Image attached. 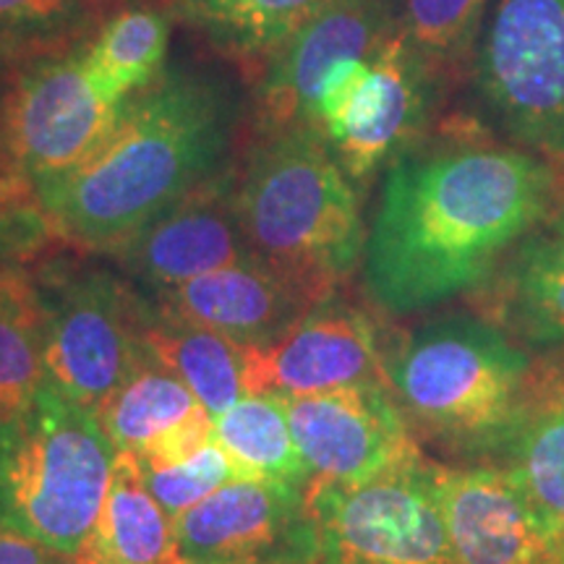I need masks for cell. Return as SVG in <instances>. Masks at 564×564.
<instances>
[{
	"instance_id": "277c9868",
	"label": "cell",
	"mask_w": 564,
	"mask_h": 564,
	"mask_svg": "<svg viewBox=\"0 0 564 564\" xmlns=\"http://www.w3.org/2000/svg\"><path fill=\"white\" fill-rule=\"evenodd\" d=\"M236 209L253 257L333 291L366 249L350 175L312 126L259 133L236 181Z\"/></svg>"
},
{
	"instance_id": "4fadbf2b",
	"label": "cell",
	"mask_w": 564,
	"mask_h": 564,
	"mask_svg": "<svg viewBox=\"0 0 564 564\" xmlns=\"http://www.w3.org/2000/svg\"><path fill=\"white\" fill-rule=\"evenodd\" d=\"M364 384H387V352L369 316L337 299L319 303L278 340L246 348L249 394L301 398Z\"/></svg>"
},
{
	"instance_id": "9a60e30c",
	"label": "cell",
	"mask_w": 564,
	"mask_h": 564,
	"mask_svg": "<svg viewBox=\"0 0 564 564\" xmlns=\"http://www.w3.org/2000/svg\"><path fill=\"white\" fill-rule=\"evenodd\" d=\"M152 295L253 257L236 209V175L217 173L110 253Z\"/></svg>"
},
{
	"instance_id": "ac0fdd59",
	"label": "cell",
	"mask_w": 564,
	"mask_h": 564,
	"mask_svg": "<svg viewBox=\"0 0 564 564\" xmlns=\"http://www.w3.org/2000/svg\"><path fill=\"white\" fill-rule=\"evenodd\" d=\"M497 324L525 348L564 352V225L525 238L494 278Z\"/></svg>"
},
{
	"instance_id": "1f68e13d",
	"label": "cell",
	"mask_w": 564,
	"mask_h": 564,
	"mask_svg": "<svg viewBox=\"0 0 564 564\" xmlns=\"http://www.w3.org/2000/svg\"><path fill=\"white\" fill-rule=\"evenodd\" d=\"M58 556L26 539L24 533L0 523V564H53Z\"/></svg>"
},
{
	"instance_id": "cb8c5ba5",
	"label": "cell",
	"mask_w": 564,
	"mask_h": 564,
	"mask_svg": "<svg viewBox=\"0 0 564 564\" xmlns=\"http://www.w3.org/2000/svg\"><path fill=\"white\" fill-rule=\"evenodd\" d=\"M171 45V21L154 9H129L84 42L87 68L105 95L126 102L131 95L147 89L165 70Z\"/></svg>"
},
{
	"instance_id": "d6986e66",
	"label": "cell",
	"mask_w": 564,
	"mask_h": 564,
	"mask_svg": "<svg viewBox=\"0 0 564 564\" xmlns=\"http://www.w3.org/2000/svg\"><path fill=\"white\" fill-rule=\"evenodd\" d=\"M74 560L84 564H188L181 554L173 518L147 489L139 455H116L100 518Z\"/></svg>"
},
{
	"instance_id": "7402d4cb",
	"label": "cell",
	"mask_w": 564,
	"mask_h": 564,
	"mask_svg": "<svg viewBox=\"0 0 564 564\" xmlns=\"http://www.w3.org/2000/svg\"><path fill=\"white\" fill-rule=\"evenodd\" d=\"M333 0H178L186 24L243 61H267Z\"/></svg>"
},
{
	"instance_id": "484cf974",
	"label": "cell",
	"mask_w": 564,
	"mask_h": 564,
	"mask_svg": "<svg viewBox=\"0 0 564 564\" xmlns=\"http://www.w3.org/2000/svg\"><path fill=\"white\" fill-rule=\"evenodd\" d=\"M507 468L525 486L539 510L564 541V392L535 405L507 449Z\"/></svg>"
},
{
	"instance_id": "30bf717a",
	"label": "cell",
	"mask_w": 564,
	"mask_h": 564,
	"mask_svg": "<svg viewBox=\"0 0 564 564\" xmlns=\"http://www.w3.org/2000/svg\"><path fill=\"white\" fill-rule=\"evenodd\" d=\"M316 564H453L434 465L415 460L369 481L312 484Z\"/></svg>"
},
{
	"instance_id": "603a6c76",
	"label": "cell",
	"mask_w": 564,
	"mask_h": 564,
	"mask_svg": "<svg viewBox=\"0 0 564 564\" xmlns=\"http://www.w3.org/2000/svg\"><path fill=\"white\" fill-rule=\"evenodd\" d=\"M196 405V394L147 352L95 415L116 453L141 457L160 434L186 419Z\"/></svg>"
},
{
	"instance_id": "ffe728a7",
	"label": "cell",
	"mask_w": 564,
	"mask_h": 564,
	"mask_svg": "<svg viewBox=\"0 0 564 564\" xmlns=\"http://www.w3.org/2000/svg\"><path fill=\"white\" fill-rule=\"evenodd\" d=\"M144 348L154 361L171 369L215 419L249 394L246 348L215 329L162 314L154 306V316L144 329Z\"/></svg>"
},
{
	"instance_id": "6da1fadb",
	"label": "cell",
	"mask_w": 564,
	"mask_h": 564,
	"mask_svg": "<svg viewBox=\"0 0 564 564\" xmlns=\"http://www.w3.org/2000/svg\"><path fill=\"white\" fill-rule=\"evenodd\" d=\"M556 204L552 162L494 144L408 147L387 167L364 278L392 314L484 288Z\"/></svg>"
},
{
	"instance_id": "f546056e",
	"label": "cell",
	"mask_w": 564,
	"mask_h": 564,
	"mask_svg": "<svg viewBox=\"0 0 564 564\" xmlns=\"http://www.w3.org/2000/svg\"><path fill=\"white\" fill-rule=\"evenodd\" d=\"M55 243L61 241L34 194L0 202V282L30 272Z\"/></svg>"
},
{
	"instance_id": "7c38bea8",
	"label": "cell",
	"mask_w": 564,
	"mask_h": 564,
	"mask_svg": "<svg viewBox=\"0 0 564 564\" xmlns=\"http://www.w3.org/2000/svg\"><path fill=\"white\" fill-rule=\"evenodd\" d=\"M282 403L312 484L369 481L423 457L387 384L343 387Z\"/></svg>"
},
{
	"instance_id": "8fae6325",
	"label": "cell",
	"mask_w": 564,
	"mask_h": 564,
	"mask_svg": "<svg viewBox=\"0 0 564 564\" xmlns=\"http://www.w3.org/2000/svg\"><path fill=\"white\" fill-rule=\"evenodd\" d=\"M188 564H316L319 539L306 491L232 478L173 518Z\"/></svg>"
},
{
	"instance_id": "7a4b0ae2",
	"label": "cell",
	"mask_w": 564,
	"mask_h": 564,
	"mask_svg": "<svg viewBox=\"0 0 564 564\" xmlns=\"http://www.w3.org/2000/svg\"><path fill=\"white\" fill-rule=\"evenodd\" d=\"M236 105L194 70H162L123 102L116 129L66 173L32 186L61 243L112 253L202 183L223 173Z\"/></svg>"
},
{
	"instance_id": "5b68a950",
	"label": "cell",
	"mask_w": 564,
	"mask_h": 564,
	"mask_svg": "<svg viewBox=\"0 0 564 564\" xmlns=\"http://www.w3.org/2000/svg\"><path fill=\"white\" fill-rule=\"evenodd\" d=\"M116 455L97 415L45 382L0 421V523L74 560L100 518Z\"/></svg>"
},
{
	"instance_id": "ba28073f",
	"label": "cell",
	"mask_w": 564,
	"mask_h": 564,
	"mask_svg": "<svg viewBox=\"0 0 564 564\" xmlns=\"http://www.w3.org/2000/svg\"><path fill=\"white\" fill-rule=\"evenodd\" d=\"M478 42L476 87L494 121L564 162V0H499Z\"/></svg>"
},
{
	"instance_id": "52a82bcc",
	"label": "cell",
	"mask_w": 564,
	"mask_h": 564,
	"mask_svg": "<svg viewBox=\"0 0 564 564\" xmlns=\"http://www.w3.org/2000/svg\"><path fill=\"white\" fill-rule=\"evenodd\" d=\"M440 70L394 32L371 58L343 61L324 79L314 129L352 181L405 152L432 110Z\"/></svg>"
},
{
	"instance_id": "4316f807",
	"label": "cell",
	"mask_w": 564,
	"mask_h": 564,
	"mask_svg": "<svg viewBox=\"0 0 564 564\" xmlns=\"http://www.w3.org/2000/svg\"><path fill=\"white\" fill-rule=\"evenodd\" d=\"M390 6L398 32L442 74L474 53L491 0H390Z\"/></svg>"
},
{
	"instance_id": "3957f363",
	"label": "cell",
	"mask_w": 564,
	"mask_h": 564,
	"mask_svg": "<svg viewBox=\"0 0 564 564\" xmlns=\"http://www.w3.org/2000/svg\"><path fill=\"white\" fill-rule=\"evenodd\" d=\"M387 384L415 434L465 457L510 449L544 400L525 345L470 314L421 324L400 340L387 352Z\"/></svg>"
},
{
	"instance_id": "4dcf8cb0",
	"label": "cell",
	"mask_w": 564,
	"mask_h": 564,
	"mask_svg": "<svg viewBox=\"0 0 564 564\" xmlns=\"http://www.w3.org/2000/svg\"><path fill=\"white\" fill-rule=\"evenodd\" d=\"M209 442H215V415L199 403L186 419L167 429L165 434H160L158 442L141 455V460L181 463L207 447Z\"/></svg>"
},
{
	"instance_id": "f1b7e54d",
	"label": "cell",
	"mask_w": 564,
	"mask_h": 564,
	"mask_svg": "<svg viewBox=\"0 0 564 564\" xmlns=\"http://www.w3.org/2000/svg\"><path fill=\"white\" fill-rule=\"evenodd\" d=\"M139 463L147 489L171 518L192 510L223 484L238 478L230 455L217 442H209L207 447L181 463H150L141 457Z\"/></svg>"
},
{
	"instance_id": "83f0119b",
	"label": "cell",
	"mask_w": 564,
	"mask_h": 564,
	"mask_svg": "<svg viewBox=\"0 0 564 564\" xmlns=\"http://www.w3.org/2000/svg\"><path fill=\"white\" fill-rule=\"evenodd\" d=\"M87 30L89 11L82 0H0V63L74 45Z\"/></svg>"
},
{
	"instance_id": "9c48e42d",
	"label": "cell",
	"mask_w": 564,
	"mask_h": 564,
	"mask_svg": "<svg viewBox=\"0 0 564 564\" xmlns=\"http://www.w3.org/2000/svg\"><path fill=\"white\" fill-rule=\"evenodd\" d=\"M84 42L11 63L3 144L13 173L30 188L87 160L123 110L91 79Z\"/></svg>"
},
{
	"instance_id": "836d02e7",
	"label": "cell",
	"mask_w": 564,
	"mask_h": 564,
	"mask_svg": "<svg viewBox=\"0 0 564 564\" xmlns=\"http://www.w3.org/2000/svg\"><path fill=\"white\" fill-rule=\"evenodd\" d=\"M539 564H564V541H560Z\"/></svg>"
},
{
	"instance_id": "5bb4252c",
	"label": "cell",
	"mask_w": 564,
	"mask_h": 564,
	"mask_svg": "<svg viewBox=\"0 0 564 564\" xmlns=\"http://www.w3.org/2000/svg\"><path fill=\"white\" fill-rule=\"evenodd\" d=\"M398 32L390 0H333L264 63L257 133L312 126L316 97L337 63L371 58Z\"/></svg>"
},
{
	"instance_id": "e575fe53",
	"label": "cell",
	"mask_w": 564,
	"mask_h": 564,
	"mask_svg": "<svg viewBox=\"0 0 564 564\" xmlns=\"http://www.w3.org/2000/svg\"><path fill=\"white\" fill-rule=\"evenodd\" d=\"M53 564H84V562H76V560H63V556H58Z\"/></svg>"
},
{
	"instance_id": "d4e9b609",
	"label": "cell",
	"mask_w": 564,
	"mask_h": 564,
	"mask_svg": "<svg viewBox=\"0 0 564 564\" xmlns=\"http://www.w3.org/2000/svg\"><path fill=\"white\" fill-rule=\"evenodd\" d=\"M45 382V314L30 270L0 282V421Z\"/></svg>"
},
{
	"instance_id": "2e32d148",
	"label": "cell",
	"mask_w": 564,
	"mask_h": 564,
	"mask_svg": "<svg viewBox=\"0 0 564 564\" xmlns=\"http://www.w3.org/2000/svg\"><path fill=\"white\" fill-rule=\"evenodd\" d=\"M434 491L453 564H539L560 535L510 468H440Z\"/></svg>"
},
{
	"instance_id": "e0dca14e",
	"label": "cell",
	"mask_w": 564,
	"mask_h": 564,
	"mask_svg": "<svg viewBox=\"0 0 564 564\" xmlns=\"http://www.w3.org/2000/svg\"><path fill=\"white\" fill-rule=\"evenodd\" d=\"M152 299L162 314L215 329L243 348H257L278 340L312 308L333 299V291L251 257Z\"/></svg>"
},
{
	"instance_id": "d6a6232c",
	"label": "cell",
	"mask_w": 564,
	"mask_h": 564,
	"mask_svg": "<svg viewBox=\"0 0 564 564\" xmlns=\"http://www.w3.org/2000/svg\"><path fill=\"white\" fill-rule=\"evenodd\" d=\"M9 70L11 63H0V202L17 199V196L32 194V188L13 173L9 154H6L3 144V97H6V84H9Z\"/></svg>"
},
{
	"instance_id": "8992f818",
	"label": "cell",
	"mask_w": 564,
	"mask_h": 564,
	"mask_svg": "<svg viewBox=\"0 0 564 564\" xmlns=\"http://www.w3.org/2000/svg\"><path fill=\"white\" fill-rule=\"evenodd\" d=\"M45 314L47 384L97 413L147 356L154 303L116 272L70 259L32 267Z\"/></svg>"
},
{
	"instance_id": "44dd1931",
	"label": "cell",
	"mask_w": 564,
	"mask_h": 564,
	"mask_svg": "<svg viewBox=\"0 0 564 564\" xmlns=\"http://www.w3.org/2000/svg\"><path fill=\"white\" fill-rule=\"evenodd\" d=\"M215 442L230 455L238 478L301 491L312 484L280 394H246L230 405L215 419Z\"/></svg>"
}]
</instances>
